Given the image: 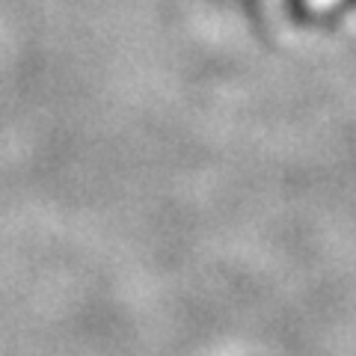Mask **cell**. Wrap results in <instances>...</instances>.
Instances as JSON below:
<instances>
[{"instance_id":"1","label":"cell","mask_w":356,"mask_h":356,"mask_svg":"<svg viewBox=\"0 0 356 356\" xmlns=\"http://www.w3.org/2000/svg\"><path fill=\"white\" fill-rule=\"evenodd\" d=\"M348 3H353V6H356V0H348Z\"/></svg>"}]
</instances>
